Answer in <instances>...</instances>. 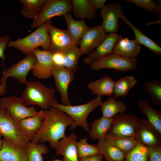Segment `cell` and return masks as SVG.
I'll return each instance as SVG.
<instances>
[{
    "mask_svg": "<svg viewBox=\"0 0 161 161\" xmlns=\"http://www.w3.org/2000/svg\"><path fill=\"white\" fill-rule=\"evenodd\" d=\"M73 119L64 112L54 107L45 110L42 123L31 143H49L50 147L55 150L59 141L66 137V129L73 123Z\"/></svg>",
    "mask_w": 161,
    "mask_h": 161,
    "instance_id": "cell-1",
    "label": "cell"
},
{
    "mask_svg": "<svg viewBox=\"0 0 161 161\" xmlns=\"http://www.w3.org/2000/svg\"><path fill=\"white\" fill-rule=\"evenodd\" d=\"M23 91L21 98L26 106H37L44 110L49 109L56 100L55 90L38 81L28 82Z\"/></svg>",
    "mask_w": 161,
    "mask_h": 161,
    "instance_id": "cell-2",
    "label": "cell"
},
{
    "mask_svg": "<svg viewBox=\"0 0 161 161\" xmlns=\"http://www.w3.org/2000/svg\"><path fill=\"white\" fill-rule=\"evenodd\" d=\"M51 23V19L38 27L36 30L28 36L23 38H18L14 41H9L7 47L15 48L26 55L40 46L43 50H49L51 39L49 29Z\"/></svg>",
    "mask_w": 161,
    "mask_h": 161,
    "instance_id": "cell-3",
    "label": "cell"
},
{
    "mask_svg": "<svg viewBox=\"0 0 161 161\" xmlns=\"http://www.w3.org/2000/svg\"><path fill=\"white\" fill-rule=\"evenodd\" d=\"M102 102L101 97L99 96L86 103L77 106L64 105L56 100L52 107L63 111L73 119V123L70 126L71 130L80 126L85 131L89 133L90 129L87 122L88 116L91 112L100 106Z\"/></svg>",
    "mask_w": 161,
    "mask_h": 161,
    "instance_id": "cell-4",
    "label": "cell"
},
{
    "mask_svg": "<svg viewBox=\"0 0 161 161\" xmlns=\"http://www.w3.org/2000/svg\"><path fill=\"white\" fill-rule=\"evenodd\" d=\"M0 134L3 139L26 148L30 142L18 123L0 106Z\"/></svg>",
    "mask_w": 161,
    "mask_h": 161,
    "instance_id": "cell-5",
    "label": "cell"
},
{
    "mask_svg": "<svg viewBox=\"0 0 161 161\" xmlns=\"http://www.w3.org/2000/svg\"><path fill=\"white\" fill-rule=\"evenodd\" d=\"M137 66V57L126 58L111 53L95 61L91 64L90 67L95 71L103 69H112L123 72L135 70Z\"/></svg>",
    "mask_w": 161,
    "mask_h": 161,
    "instance_id": "cell-6",
    "label": "cell"
},
{
    "mask_svg": "<svg viewBox=\"0 0 161 161\" xmlns=\"http://www.w3.org/2000/svg\"><path fill=\"white\" fill-rule=\"evenodd\" d=\"M113 122L107 134L123 137H135L140 118L131 113L124 112L112 117Z\"/></svg>",
    "mask_w": 161,
    "mask_h": 161,
    "instance_id": "cell-7",
    "label": "cell"
},
{
    "mask_svg": "<svg viewBox=\"0 0 161 161\" xmlns=\"http://www.w3.org/2000/svg\"><path fill=\"white\" fill-rule=\"evenodd\" d=\"M72 6L71 0H47L40 13L33 20L31 29L38 28L54 17L71 13Z\"/></svg>",
    "mask_w": 161,
    "mask_h": 161,
    "instance_id": "cell-8",
    "label": "cell"
},
{
    "mask_svg": "<svg viewBox=\"0 0 161 161\" xmlns=\"http://www.w3.org/2000/svg\"><path fill=\"white\" fill-rule=\"evenodd\" d=\"M0 106L17 122L33 116L38 112L33 106H26L21 98L14 96L1 97Z\"/></svg>",
    "mask_w": 161,
    "mask_h": 161,
    "instance_id": "cell-9",
    "label": "cell"
},
{
    "mask_svg": "<svg viewBox=\"0 0 161 161\" xmlns=\"http://www.w3.org/2000/svg\"><path fill=\"white\" fill-rule=\"evenodd\" d=\"M36 62V57L32 52L26 55L18 62L4 70L0 82L11 77L17 80L18 83L26 85L28 82L27 76L32 69Z\"/></svg>",
    "mask_w": 161,
    "mask_h": 161,
    "instance_id": "cell-10",
    "label": "cell"
},
{
    "mask_svg": "<svg viewBox=\"0 0 161 161\" xmlns=\"http://www.w3.org/2000/svg\"><path fill=\"white\" fill-rule=\"evenodd\" d=\"M52 74L55 80L56 88L60 95L62 104L72 105L68 90L69 84L74 79V74L64 66L54 65Z\"/></svg>",
    "mask_w": 161,
    "mask_h": 161,
    "instance_id": "cell-11",
    "label": "cell"
},
{
    "mask_svg": "<svg viewBox=\"0 0 161 161\" xmlns=\"http://www.w3.org/2000/svg\"><path fill=\"white\" fill-rule=\"evenodd\" d=\"M100 13L103 19L101 24L105 32L109 33L117 32L119 20L124 15L122 4L114 1L106 4L101 9Z\"/></svg>",
    "mask_w": 161,
    "mask_h": 161,
    "instance_id": "cell-12",
    "label": "cell"
},
{
    "mask_svg": "<svg viewBox=\"0 0 161 161\" xmlns=\"http://www.w3.org/2000/svg\"><path fill=\"white\" fill-rule=\"evenodd\" d=\"M32 52L36 58V63L32 70L33 76L39 79L50 78L54 66L52 52L38 48Z\"/></svg>",
    "mask_w": 161,
    "mask_h": 161,
    "instance_id": "cell-13",
    "label": "cell"
},
{
    "mask_svg": "<svg viewBox=\"0 0 161 161\" xmlns=\"http://www.w3.org/2000/svg\"><path fill=\"white\" fill-rule=\"evenodd\" d=\"M106 35L101 24L89 27L80 41L79 48L83 53H88L96 49Z\"/></svg>",
    "mask_w": 161,
    "mask_h": 161,
    "instance_id": "cell-14",
    "label": "cell"
},
{
    "mask_svg": "<svg viewBox=\"0 0 161 161\" xmlns=\"http://www.w3.org/2000/svg\"><path fill=\"white\" fill-rule=\"evenodd\" d=\"M135 137L138 143L146 146H161V135L146 119H140L139 128Z\"/></svg>",
    "mask_w": 161,
    "mask_h": 161,
    "instance_id": "cell-15",
    "label": "cell"
},
{
    "mask_svg": "<svg viewBox=\"0 0 161 161\" xmlns=\"http://www.w3.org/2000/svg\"><path fill=\"white\" fill-rule=\"evenodd\" d=\"M123 38L122 34L117 32L109 33L101 44L83 59L85 64H91L93 62L106 55L112 53L114 47L117 41Z\"/></svg>",
    "mask_w": 161,
    "mask_h": 161,
    "instance_id": "cell-16",
    "label": "cell"
},
{
    "mask_svg": "<svg viewBox=\"0 0 161 161\" xmlns=\"http://www.w3.org/2000/svg\"><path fill=\"white\" fill-rule=\"evenodd\" d=\"M77 136L74 133L59 140L55 149L57 156L62 155L64 161H79L76 143Z\"/></svg>",
    "mask_w": 161,
    "mask_h": 161,
    "instance_id": "cell-17",
    "label": "cell"
},
{
    "mask_svg": "<svg viewBox=\"0 0 161 161\" xmlns=\"http://www.w3.org/2000/svg\"><path fill=\"white\" fill-rule=\"evenodd\" d=\"M0 161H28L26 148L3 138Z\"/></svg>",
    "mask_w": 161,
    "mask_h": 161,
    "instance_id": "cell-18",
    "label": "cell"
},
{
    "mask_svg": "<svg viewBox=\"0 0 161 161\" xmlns=\"http://www.w3.org/2000/svg\"><path fill=\"white\" fill-rule=\"evenodd\" d=\"M49 33L51 39L49 50L52 52L59 51L69 45L75 44L67 30L56 27L51 23L49 25Z\"/></svg>",
    "mask_w": 161,
    "mask_h": 161,
    "instance_id": "cell-19",
    "label": "cell"
},
{
    "mask_svg": "<svg viewBox=\"0 0 161 161\" xmlns=\"http://www.w3.org/2000/svg\"><path fill=\"white\" fill-rule=\"evenodd\" d=\"M44 111L42 109L36 114L18 122L21 129L30 142L41 128Z\"/></svg>",
    "mask_w": 161,
    "mask_h": 161,
    "instance_id": "cell-20",
    "label": "cell"
},
{
    "mask_svg": "<svg viewBox=\"0 0 161 161\" xmlns=\"http://www.w3.org/2000/svg\"><path fill=\"white\" fill-rule=\"evenodd\" d=\"M141 49L140 44L135 39L122 38L115 44L112 53L125 57L135 58L139 54Z\"/></svg>",
    "mask_w": 161,
    "mask_h": 161,
    "instance_id": "cell-21",
    "label": "cell"
},
{
    "mask_svg": "<svg viewBox=\"0 0 161 161\" xmlns=\"http://www.w3.org/2000/svg\"><path fill=\"white\" fill-rule=\"evenodd\" d=\"M115 83L110 76L106 75L90 82L87 84V87L93 95L100 97L110 96L113 94Z\"/></svg>",
    "mask_w": 161,
    "mask_h": 161,
    "instance_id": "cell-22",
    "label": "cell"
},
{
    "mask_svg": "<svg viewBox=\"0 0 161 161\" xmlns=\"http://www.w3.org/2000/svg\"><path fill=\"white\" fill-rule=\"evenodd\" d=\"M63 17L67 25V30L72 39L75 44H79L81 38L89 27L86 24L84 19L76 20L70 13Z\"/></svg>",
    "mask_w": 161,
    "mask_h": 161,
    "instance_id": "cell-23",
    "label": "cell"
},
{
    "mask_svg": "<svg viewBox=\"0 0 161 161\" xmlns=\"http://www.w3.org/2000/svg\"><path fill=\"white\" fill-rule=\"evenodd\" d=\"M60 51L64 56V66L76 73L78 60L84 53L75 44L66 46Z\"/></svg>",
    "mask_w": 161,
    "mask_h": 161,
    "instance_id": "cell-24",
    "label": "cell"
},
{
    "mask_svg": "<svg viewBox=\"0 0 161 161\" xmlns=\"http://www.w3.org/2000/svg\"><path fill=\"white\" fill-rule=\"evenodd\" d=\"M121 18L123 21L132 29L135 36V40L139 44H142L151 52L157 55H161V47L157 43L144 34L137 27L131 23L124 15Z\"/></svg>",
    "mask_w": 161,
    "mask_h": 161,
    "instance_id": "cell-25",
    "label": "cell"
},
{
    "mask_svg": "<svg viewBox=\"0 0 161 161\" xmlns=\"http://www.w3.org/2000/svg\"><path fill=\"white\" fill-rule=\"evenodd\" d=\"M137 103L140 111L146 116L148 122L161 135V112L153 108L146 100H139Z\"/></svg>",
    "mask_w": 161,
    "mask_h": 161,
    "instance_id": "cell-26",
    "label": "cell"
},
{
    "mask_svg": "<svg viewBox=\"0 0 161 161\" xmlns=\"http://www.w3.org/2000/svg\"><path fill=\"white\" fill-rule=\"evenodd\" d=\"M96 145L106 161H125L126 154L105 139L99 140Z\"/></svg>",
    "mask_w": 161,
    "mask_h": 161,
    "instance_id": "cell-27",
    "label": "cell"
},
{
    "mask_svg": "<svg viewBox=\"0 0 161 161\" xmlns=\"http://www.w3.org/2000/svg\"><path fill=\"white\" fill-rule=\"evenodd\" d=\"M112 122V118L103 116L95 120L90 125L91 129L89 132L90 138L98 140L105 139Z\"/></svg>",
    "mask_w": 161,
    "mask_h": 161,
    "instance_id": "cell-28",
    "label": "cell"
},
{
    "mask_svg": "<svg viewBox=\"0 0 161 161\" xmlns=\"http://www.w3.org/2000/svg\"><path fill=\"white\" fill-rule=\"evenodd\" d=\"M72 12L79 18L92 20L95 18L96 12L88 0H72Z\"/></svg>",
    "mask_w": 161,
    "mask_h": 161,
    "instance_id": "cell-29",
    "label": "cell"
},
{
    "mask_svg": "<svg viewBox=\"0 0 161 161\" xmlns=\"http://www.w3.org/2000/svg\"><path fill=\"white\" fill-rule=\"evenodd\" d=\"M100 106L102 116L108 118H112L118 113L127 111L126 105L120 100H117L114 97H109L102 102Z\"/></svg>",
    "mask_w": 161,
    "mask_h": 161,
    "instance_id": "cell-30",
    "label": "cell"
},
{
    "mask_svg": "<svg viewBox=\"0 0 161 161\" xmlns=\"http://www.w3.org/2000/svg\"><path fill=\"white\" fill-rule=\"evenodd\" d=\"M47 0H19L22 5V15L34 20L40 13Z\"/></svg>",
    "mask_w": 161,
    "mask_h": 161,
    "instance_id": "cell-31",
    "label": "cell"
},
{
    "mask_svg": "<svg viewBox=\"0 0 161 161\" xmlns=\"http://www.w3.org/2000/svg\"><path fill=\"white\" fill-rule=\"evenodd\" d=\"M137 82V80L133 76L127 75L120 78L115 83L113 91L114 97L117 99L126 96Z\"/></svg>",
    "mask_w": 161,
    "mask_h": 161,
    "instance_id": "cell-32",
    "label": "cell"
},
{
    "mask_svg": "<svg viewBox=\"0 0 161 161\" xmlns=\"http://www.w3.org/2000/svg\"><path fill=\"white\" fill-rule=\"evenodd\" d=\"M105 140L126 155L138 143L135 137H123L107 134Z\"/></svg>",
    "mask_w": 161,
    "mask_h": 161,
    "instance_id": "cell-33",
    "label": "cell"
},
{
    "mask_svg": "<svg viewBox=\"0 0 161 161\" xmlns=\"http://www.w3.org/2000/svg\"><path fill=\"white\" fill-rule=\"evenodd\" d=\"M26 149L28 161H43V155L49 152V148L44 143L30 142Z\"/></svg>",
    "mask_w": 161,
    "mask_h": 161,
    "instance_id": "cell-34",
    "label": "cell"
},
{
    "mask_svg": "<svg viewBox=\"0 0 161 161\" xmlns=\"http://www.w3.org/2000/svg\"><path fill=\"white\" fill-rule=\"evenodd\" d=\"M144 91L150 95L154 105L161 106V83L158 80L144 82Z\"/></svg>",
    "mask_w": 161,
    "mask_h": 161,
    "instance_id": "cell-35",
    "label": "cell"
},
{
    "mask_svg": "<svg viewBox=\"0 0 161 161\" xmlns=\"http://www.w3.org/2000/svg\"><path fill=\"white\" fill-rule=\"evenodd\" d=\"M125 161H149V155L146 146L138 143L126 155Z\"/></svg>",
    "mask_w": 161,
    "mask_h": 161,
    "instance_id": "cell-36",
    "label": "cell"
},
{
    "mask_svg": "<svg viewBox=\"0 0 161 161\" xmlns=\"http://www.w3.org/2000/svg\"><path fill=\"white\" fill-rule=\"evenodd\" d=\"M76 148L79 160L89 156L100 153L97 146L89 144L86 137L81 138L77 142Z\"/></svg>",
    "mask_w": 161,
    "mask_h": 161,
    "instance_id": "cell-37",
    "label": "cell"
},
{
    "mask_svg": "<svg viewBox=\"0 0 161 161\" xmlns=\"http://www.w3.org/2000/svg\"><path fill=\"white\" fill-rule=\"evenodd\" d=\"M124 2L131 3L136 6L150 12H154L158 6L152 0H124Z\"/></svg>",
    "mask_w": 161,
    "mask_h": 161,
    "instance_id": "cell-38",
    "label": "cell"
},
{
    "mask_svg": "<svg viewBox=\"0 0 161 161\" xmlns=\"http://www.w3.org/2000/svg\"><path fill=\"white\" fill-rule=\"evenodd\" d=\"M149 157V161H161V146L147 145Z\"/></svg>",
    "mask_w": 161,
    "mask_h": 161,
    "instance_id": "cell-39",
    "label": "cell"
},
{
    "mask_svg": "<svg viewBox=\"0 0 161 161\" xmlns=\"http://www.w3.org/2000/svg\"><path fill=\"white\" fill-rule=\"evenodd\" d=\"M10 39V37L8 35H0V58L2 59L3 61L5 59L4 51Z\"/></svg>",
    "mask_w": 161,
    "mask_h": 161,
    "instance_id": "cell-40",
    "label": "cell"
},
{
    "mask_svg": "<svg viewBox=\"0 0 161 161\" xmlns=\"http://www.w3.org/2000/svg\"><path fill=\"white\" fill-rule=\"evenodd\" d=\"M52 52L54 65L64 66V56L61 52L60 50Z\"/></svg>",
    "mask_w": 161,
    "mask_h": 161,
    "instance_id": "cell-41",
    "label": "cell"
},
{
    "mask_svg": "<svg viewBox=\"0 0 161 161\" xmlns=\"http://www.w3.org/2000/svg\"><path fill=\"white\" fill-rule=\"evenodd\" d=\"M92 7L95 10L101 9L105 5L106 0H88Z\"/></svg>",
    "mask_w": 161,
    "mask_h": 161,
    "instance_id": "cell-42",
    "label": "cell"
},
{
    "mask_svg": "<svg viewBox=\"0 0 161 161\" xmlns=\"http://www.w3.org/2000/svg\"><path fill=\"white\" fill-rule=\"evenodd\" d=\"M104 158L100 153L89 156L79 160V161H103Z\"/></svg>",
    "mask_w": 161,
    "mask_h": 161,
    "instance_id": "cell-43",
    "label": "cell"
},
{
    "mask_svg": "<svg viewBox=\"0 0 161 161\" xmlns=\"http://www.w3.org/2000/svg\"><path fill=\"white\" fill-rule=\"evenodd\" d=\"M7 80L0 82V96L4 95L6 92Z\"/></svg>",
    "mask_w": 161,
    "mask_h": 161,
    "instance_id": "cell-44",
    "label": "cell"
},
{
    "mask_svg": "<svg viewBox=\"0 0 161 161\" xmlns=\"http://www.w3.org/2000/svg\"><path fill=\"white\" fill-rule=\"evenodd\" d=\"M158 6L156 9L155 10L154 13L156 14L159 17V18H160V17L161 18V0L158 1Z\"/></svg>",
    "mask_w": 161,
    "mask_h": 161,
    "instance_id": "cell-45",
    "label": "cell"
},
{
    "mask_svg": "<svg viewBox=\"0 0 161 161\" xmlns=\"http://www.w3.org/2000/svg\"><path fill=\"white\" fill-rule=\"evenodd\" d=\"M161 20L158 18L157 20L153 21L148 22L146 23V25L149 26L153 24H161Z\"/></svg>",
    "mask_w": 161,
    "mask_h": 161,
    "instance_id": "cell-46",
    "label": "cell"
},
{
    "mask_svg": "<svg viewBox=\"0 0 161 161\" xmlns=\"http://www.w3.org/2000/svg\"><path fill=\"white\" fill-rule=\"evenodd\" d=\"M3 141L1 139H0V151L2 145Z\"/></svg>",
    "mask_w": 161,
    "mask_h": 161,
    "instance_id": "cell-47",
    "label": "cell"
},
{
    "mask_svg": "<svg viewBox=\"0 0 161 161\" xmlns=\"http://www.w3.org/2000/svg\"><path fill=\"white\" fill-rule=\"evenodd\" d=\"M53 161H62L60 160H54Z\"/></svg>",
    "mask_w": 161,
    "mask_h": 161,
    "instance_id": "cell-48",
    "label": "cell"
},
{
    "mask_svg": "<svg viewBox=\"0 0 161 161\" xmlns=\"http://www.w3.org/2000/svg\"><path fill=\"white\" fill-rule=\"evenodd\" d=\"M1 135L0 134V139H1Z\"/></svg>",
    "mask_w": 161,
    "mask_h": 161,
    "instance_id": "cell-49",
    "label": "cell"
}]
</instances>
